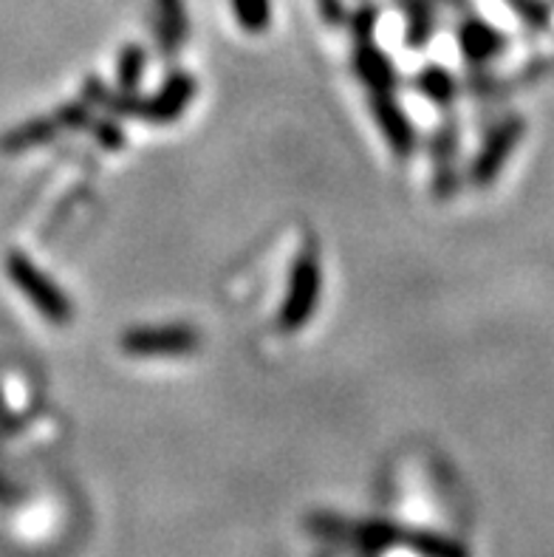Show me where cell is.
<instances>
[{"label": "cell", "instance_id": "obj_1", "mask_svg": "<svg viewBox=\"0 0 554 557\" xmlns=\"http://www.w3.org/2000/svg\"><path fill=\"white\" fill-rule=\"evenodd\" d=\"M323 295V267H320V252L315 244H306L300 255L292 263L288 272V286L283 306L278 311V329L283 334H295L311 323L317 306Z\"/></svg>", "mask_w": 554, "mask_h": 557}, {"label": "cell", "instance_id": "obj_2", "mask_svg": "<svg viewBox=\"0 0 554 557\" xmlns=\"http://www.w3.org/2000/svg\"><path fill=\"white\" fill-rule=\"evenodd\" d=\"M306 530L315 532L329 541H340V544L354 546L362 555H385L391 549L405 546V527L393 521H377V518H366V521H348L334 512H317V516L306 518Z\"/></svg>", "mask_w": 554, "mask_h": 557}, {"label": "cell", "instance_id": "obj_3", "mask_svg": "<svg viewBox=\"0 0 554 557\" xmlns=\"http://www.w3.org/2000/svg\"><path fill=\"white\" fill-rule=\"evenodd\" d=\"M7 275L51 325H69L74 320V306L69 295L23 252L7 255Z\"/></svg>", "mask_w": 554, "mask_h": 557}, {"label": "cell", "instance_id": "obj_4", "mask_svg": "<svg viewBox=\"0 0 554 557\" xmlns=\"http://www.w3.org/2000/svg\"><path fill=\"white\" fill-rule=\"evenodd\" d=\"M131 357H187L201 348V332L193 325H136L120 337Z\"/></svg>", "mask_w": 554, "mask_h": 557}, {"label": "cell", "instance_id": "obj_5", "mask_svg": "<svg viewBox=\"0 0 554 557\" xmlns=\"http://www.w3.org/2000/svg\"><path fill=\"white\" fill-rule=\"evenodd\" d=\"M524 131H527V122L520 120V116H506L504 122H498V125L492 127L490 136L484 139V145H481L476 162H472L470 168V178L476 187L484 190V187H490V184L498 178L506 159L515 153V148H518L520 139H524Z\"/></svg>", "mask_w": 554, "mask_h": 557}, {"label": "cell", "instance_id": "obj_6", "mask_svg": "<svg viewBox=\"0 0 554 557\" xmlns=\"http://www.w3.org/2000/svg\"><path fill=\"white\" fill-rule=\"evenodd\" d=\"M198 94V83L187 71H173L162 83V88L150 97H141L139 122L148 125H173L182 120V113L193 106Z\"/></svg>", "mask_w": 554, "mask_h": 557}, {"label": "cell", "instance_id": "obj_7", "mask_svg": "<svg viewBox=\"0 0 554 557\" xmlns=\"http://www.w3.org/2000/svg\"><path fill=\"white\" fill-rule=\"evenodd\" d=\"M371 111L379 131L387 139L396 156H410L416 150V131L407 120L405 108L393 99V94H371Z\"/></svg>", "mask_w": 554, "mask_h": 557}, {"label": "cell", "instance_id": "obj_8", "mask_svg": "<svg viewBox=\"0 0 554 557\" xmlns=\"http://www.w3.org/2000/svg\"><path fill=\"white\" fill-rule=\"evenodd\" d=\"M354 74L371 94H393L396 91V69L391 57L379 49L373 40H359L354 49Z\"/></svg>", "mask_w": 554, "mask_h": 557}, {"label": "cell", "instance_id": "obj_9", "mask_svg": "<svg viewBox=\"0 0 554 557\" xmlns=\"http://www.w3.org/2000/svg\"><path fill=\"white\" fill-rule=\"evenodd\" d=\"M456 150H458V127L453 122H444L439 127V134L433 139V162H435V196L450 198L458 190V176H456Z\"/></svg>", "mask_w": 554, "mask_h": 557}, {"label": "cell", "instance_id": "obj_10", "mask_svg": "<svg viewBox=\"0 0 554 557\" xmlns=\"http://www.w3.org/2000/svg\"><path fill=\"white\" fill-rule=\"evenodd\" d=\"M458 49L464 60L481 65L504 51V35L484 21H467L458 28Z\"/></svg>", "mask_w": 554, "mask_h": 557}, {"label": "cell", "instance_id": "obj_11", "mask_svg": "<svg viewBox=\"0 0 554 557\" xmlns=\"http://www.w3.org/2000/svg\"><path fill=\"white\" fill-rule=\"evenodd\" d=\"M156 35H159V49L162 54L176 57L187 40V12L182 0H156Z\"/></svg>", "mask_w": 554, "mask_h": 557}, {"label": "cell", "instance_id": "obj_12", "mask_svg": "<svg viewBox=\"0 0 554 557\" xmlns=\"http://www.w3.org/2000/svg\"><path fill=\"white\" fill-rule=\"evenodd\" d=\"M63 127L57 125V120H46V116H37V120H28L23 125L12 127L9 134H3L0 139V150L3 153H23V150L40 148V145H49L51 139H57Z\"/></svg>", "mask_w": 554, "mask_h": 557}, {"label": "cell", "instance_id": "obj_13", "mask_svg": "<svg viewBox=\"0 0 554 557\" xmlns=\"http://www.w3.org/2000/svg\"><path fill=\"white\" fill-rule=\"evenodd\" d=\"M405 549H410L419 557H470L467 546L458 544L456 537L439 535L428 530H407Z\"/></svg>", "mask_w": 554, "mask_h": 557}, {"label": "cell", "instance_id": "obj_14", "mask_svg": "<svg viewBox=\"0 0 554 557\" xmlns=\"http://www.w3.org/2000/svg\"><path fill=\"white\" fill-rule=\"evenodd\" d=\"M416 88H419L430 102H435V106L442 108L453 106V99H456L458 94L456 77H453L444 65H424V69L419 71V77H416Z\"/></svg>", "mask_w": 554, "mask_h": 557}, {"label": "cell", "instance_id": "obj_15", "mask_svg": "<svg viewBox=\"0 0 554 557\" xmlns=\"http://www.w3.org/2000/svg\"><path fill=\"white\" fill-rule=\"evenodd\" d=\"M145 65H148V51L139 42H127L122 46L120 60H116V85L120 91L136 94L141 77H145Z\"/></svg>", "mask_w": 554, "mask_h": 557}, {"label": "cell", "instance_id": "obj_16", "mask_svg": "<svg viewBox=\"0 0 554 557\" xmlns=\"http://www.w3.org/2000/svg\"><path fill=\"white\" fill-rule=\"evenodd\" d=\"M235 21L249 35H263L272 21V0H232Z\"/></svg>", "mask_w": 554, "mask_h": 557}, {"label": "cell", "instance_id": "obj_17", "mask_svg": "<svg viewBox=\"0 0 554 557\" xmlns=\"http://www.w3.org/2000/svg\"><path fill=\"white\" fill-rule=\"evenodd\" d=\"M430 37H433V14H430V9L424 3L414 0L407 7V42L414 49H421Z\"/></svg>", "mask_w": 554, "mask_h": 557}, {"label": "cell", "instance_id": "obj_18", "mask_svg": "<svg viewBox=\"0 0 554 557\" xmlns=\"http://www.w3.org/2000/svg\"><path fill=\"white\" fill-rule=\"evenodd\" d=\"M54 120L63 131H88L94 122V111L85 99H79V102H69V106L60 108L54 113Z\"/></svg>", "mask_w": 554, "mask_h": 557}, {"label": "cell", "instance_id": "obj_19", "mask_svg": "<svg viewBox=\"0 0 554 557\" xmlns=\"http://www.w3.org/2000/svg\"><path fill=\"white\" fill-rule=\"evenodd\" d=\"M91 136L97 139V145H102L106 150H122L125 148V134L122 127L111 120V116H94L91 122Z\"/></svg>", "mask_w": 554, "mask_h": 557}, {"label": "cell", "instance_id": "obj_20", "mask_svg": "<svg viewBox=\"0 0 554 557\" xmlns=\"http://www.w3.org/2000/svg\"><path fill=\"white\" fill-rule=\"evenodd\" d=\"M377 21H379V14L377 9L366 7V9H359L357 14L352 17V32H354V40H373V28H377Z\"/></svg>", "mask_w": 554, "mask_h": 557}, {"label": "cell", "instance_id": "obj_21", "mask_svg": "<svg viewBox=\"0 0 554 557\" xmlns=\"http://www.w3.org/2000/svg\"><path fill=\"white\" fill-rule=\"evenodd\" d=\"M320 14H323L325 23L340 26L343 23V3L340 0H320Z\"/></svg>", "mask_w": 554, "mask_h": 557}]
</instances>
